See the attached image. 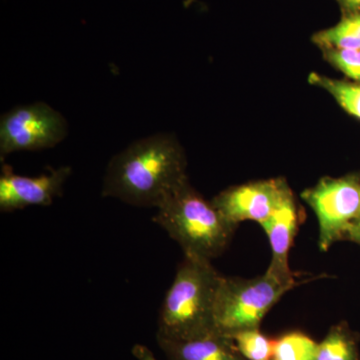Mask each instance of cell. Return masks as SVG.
Instances as JSON below:
<instances>
[{"instance_id":"cell-1","label":"cell","mask_w":360,"mask_h":360,"mask_svg":"<svg viewBox=\"0 0 360 360\" xmlns=\"http://www.w3.org/2000/svg\"><path fill=\"white\" fill-rule=\"evenodd\" d=\"M186 167V153L174 135H149L111 158L101 193L137 207L156 208L188 179Z\"/></svg>"},{"instance_id":"cell-2","label":"cell","mask_w":360,"mask_h":360,"mask_svg":"<svg viewBox=\"0 0 360 360\" xmlns=\"http://www.w3.org/2000/svg\"><path fill=\"white\" fill-rule=\"evenodd\" d=\"M222 277L212 262L184 257L161 304L156 336L188 340L217 333L214 309Z\"/></svg>"},{"instance_id":"cell-3","label":"cell","mask_w":360,"mask_h":360,"mask_svg":"<svg viewBox=\"0 0 360 360\" xmlns=\"http://www.w3.org/2000/svg\"><path fill=\"white\" fill-rule=\"evenodd\" d=\"M155 224L180 246L184 257L212 262L229 248L238 227L229 224L189 179L175 187L156 207Z\"/></svg>"},{"instance_id":"cell-4","label":"cell","mask_w":360,"mask_h":360,"mask_svg":"<svg viewBox=\"0 0 360 360\" xmlns=\"http://www.w3.org/2000/svg\"><path fill=\"white\" fill-rule=\"evenodd\" d=\"M295 284L267 270L255 278L222 277L214 309L217 333L231 338L240 331L260 328L265 315Z\"/></svg>"},{"instance_id":"cell-5","label":"cell","mask_w":360,"mask_h":360,"mask_svg":"<svg viewBox=\"0 0 360 360\" xmlns=\"http://www.w3.org/2000/svg\"><path fill=\"white\" fill-rule=\"evenodd\" d=\"M302 198L316 215L319 250L328 251L360 219V174L322 177Z\"/></svg>"},{"instance_id":"cell-6","label":"cell","mask_w":360,"mask_h":360,"mask_svg":"<svg viewBox=\"0 0 360 360\" xmlns=\"http://www.w3.org/2000/svg\"><path fill=\"white\" fill-rule=\"evenodd\" d=\"M68 135L65 116L45 103L22 104L0 117V158L18 151L52 148Z\"/></svg>"},{"instance_id":"cell-7","label":"cell","mask_w":360,"mask_h":360,"mask_svg":"<svg viewBox=\"0 0 360 360\" xmlns=\"http://www.w3.org/2000/svg\"><path fill=\"white\" fill-rule=\"evenodd\" d=\"M292 191L284 179L258 180L229 187L212 198L213 205L229 224H262L291 198Z\"/></svg>"},{"instance_id":"cell-8","label":"cell","mask_w":360,"mask_h":360,"mask_svg":"<svg viewBox=\"0 0 360 360\" xmlns=\"http://www.w3.org/2000/svg\"><path fill=\"white\" fill-rule=\"evenodd\" d=\"M70 167L51 168L37 176L16 174L13 167L4 165L0 174V210L13 212L30 206H49L63 193Z\"/></svg>"},{"instance_id":"cell-9","label":"cell","mask_w":360,"mask_h":360,"mask_svg":"<svg viewBox=\"0 0 360 360\" xmlns=\"http://www.w3.org/2000/svg\"><path fill=\"white\" fill-rule=\"evenodd\" d=\"M300 222V210L295 198H292L269 219L259 224L266 234L271 248V259L267 271L288 283L296 281L290 267L288 257Z\"/></svg>"},{"instance_id":"cell-10","label":"cell","mask_w":360,"mask_h":360,"mask_svg":"<svg viewBox=\"0 0 360 360\" xmlns=\"http://www.w3.org/2000/svg\"><path fill=\"white\" fill-rule=\"evenodd\" d=\"M156 341L167 360H246L234 340L219 333L188 340L156 336Z\"/></svg>"},{"instance_id":"cell-11","label":"cell","mask_w":360,"mask_h":360,"mask_svg":"<svg viewBox=\"0 0 360 360\" xmlns=\"http://www.w3.org/2000/svg\"><path fill=\"white\" fill-rule=\"evenodd\" d=\"M315 360H360L359 335L347 322L331 326L317 345Z\"/></svg>"},{"instance_id":"cell-12","label":"cell","mask_w":360,"mask_h":360,"mask_svg":"<svg viewBox=\"0 0 360 360\" xmlns=\"http://www.w3.org/2000/svg\"><path fill=\"white\" fill-rule=\"evenodd\" d=\"M312 41L319 49H360V13L345 14L333 27L315 33Z\"/></svg>"},{"instance_id":"cell-13","label":"cell","mask_w":360,"mask_h":360,"mask_svg":"<svg viewBox=\"0 0 360 360\" xmlns=\"http://www.w3.org/2000/svg\"><path fill=\"white\" fill-rule=\"evenodd\" d=\"M310 84L328 92L342 110L348 115L360 120V84L350 80L336 79L319 75L310 73Z\"/></svg>"},{"instance_id":"cell-14","label":"cell","mask_w":360,"mask_h":360,"mask_svg":"<svg viewBox=\"0 0 360 360\" xmlns=\"http://www.w3.org/2000/svg\"><path fill=\"white\" fill-rule=\"evenodd\" d=\"M317 345L302 331H290L274 340L272 360H315Z\"/></svg>"},{"instance_id":"cell-15","label":"cell","mask_w":360,"mask_h":360,"mask_svg":"<svg viewBox=\"0 0 360 360\" xmlns=\"http://www.w3.org/2000/svg\"><path fill=\"white\" fill-rule=\"evenodd\" d=\"M231 338L246 360H272L274 340L265 335L260 328L240 331Z\"/></svg>"},{"instance_id":"cell-16","label":"cell","mask_w":360,"mask_h":360,"mask_svg":"<svg viewBox=\"0 0 360 360\" xmlns=\"http://www.w3.org/2000/svg\"><path fill=\"white\" fill-rule=\"evenodd\" d=\"M324 58L336 70L360 84V49H322Z\"/></svg>"},{"instance_id":"cell-17","label":"cell","mask_w":360,"mask_h":360,"mask_svg":"<svg viewBox=\"0 0 360 360\" xmlns=\"http://www.w3.org/2000/svg\"><path fill=\"white\" fill-rule=\"evenodd\" d=\"M342 15L360 13V0H336Z\"/></svg>"},{"instance_id":"cell-18","label":"cell","mask_w":360,"mask_h":360,"mask_svg":"<svg viewBox=\"0 0 360 360\" xmlns=\"http://www.w3.org/2000/svg\"><path fill=\"white\" fill-rule=\"evenodd\" d=\"M131 354L137 360H158L151 349L143 345H135Z\"/></svg>"},{"instance_id":"cell-19","label":"cell","mask_w":360,"mask_h":360,"mask_svg":"<svg viewBox=\"0 0 360 360\" xmlns=\"http://www.w3.org/2000/svg\"><path fill=\"white\" fill-rule=\"evenodd\" d=\"M345 240H349L352 241V243L360 245V219L356 220V221L348 229L345 236Z\"/></svg>"}]
</instances>
